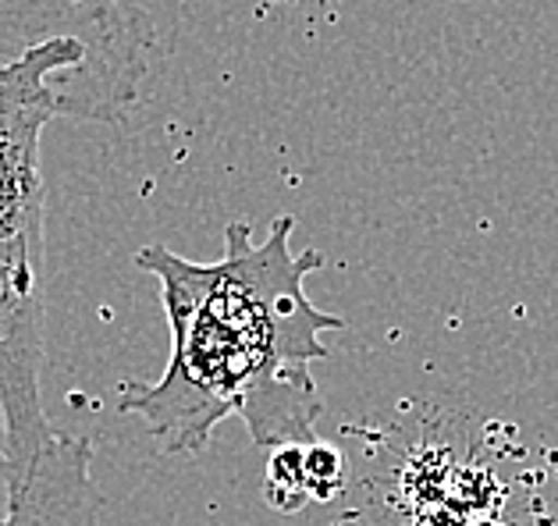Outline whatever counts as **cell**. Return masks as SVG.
<instances>
[{"mask_svg": "<svg viewBox=\"0 0 558 526\" xmlns=\"http://www.w3.org/2000/svg\"><path fill=\"white\" fill-rule=\"evenodd\" d=\"M295 218L281 213L256 242L231 221L225 256L196 264L168 246H143L135 267L160 281L171 356L157 384L121 399L171 455H196L228 416L246 424L256 449L317 441L324 399L310 367L328 359L324 334L345 320L313 306L306 278L328 264L320 249L292 253Z\"/></svg>", "mask_w": 558, "mask_h": 526, "instance_id": "1", "label": "cell"}, {"mask_svg": "<svg viewBox=\"0 0 558 526\" xmlns=\"http://www.w3.org/2000/svg\"><path fill=\"white\" fill-rule=\"evenodd\" d=\"M44 295H25L0 278V416L8 435L11 502L29 480L39 452L58 435L44 413Z\"/></svg>", "mask_w": 558, "mask_h": 526, "instance_id": "2", "label": "cell"}, {"mask_svg": "<svg viewBox=\"0 0 558 526\" xmlns=\"http://www.w3.org/2000/svg\"><path fill=\"white\" fill-rule=\"evenodd\" d=\"M11 512V463H8V435L4 416H0V516Z\"/></svg>", "mask_w": 558, "mask_h": 526, "instance_id": "6", "label": "cell"}, {"mask_svg": "<svg viewBox=\"0 0 558 526\" xmlns=\"http://www.w3.org/2000/svg\"><path fill=\"white\" fill-rule=\"evenodd\" d=\"M303 469H306V488L313 502H328L338 491L345 488V455L335 449V444L313 441L303 449Z\"/></svg>", "mask_w": 558, "mask_h": 526, "instance_id": "5", "label": "cell"}, {"mask_svg": "<svg viewBox=\"0 0 558 526\" xmlns=\"http://www.w3.org/2000/svg\"><path fill=\"white\" fill-rule=\"evenodd\" d=\"M264 494L270 509L278 512H299L303 505H310V488H306V469H303V449H275L267 463V477H264Z\"/></svg>", "mask_w": 558, "mask_h": 526, "instance_id": "4", "label": "cell"}, {"mask_svg": "<svg viewBox=\"0 0 558 526\" xmlns=\"http://www.w3.org/2000/svg\"><path fill=\"white\" fill-rule=\"evenodd\" d=\"M97 512L93 441L53 435L0 526H97Z\"/></svg>", "mask_w": 558, "mask_h": 526, "instance_id": "3", "label": "cell"}]
</instances>
